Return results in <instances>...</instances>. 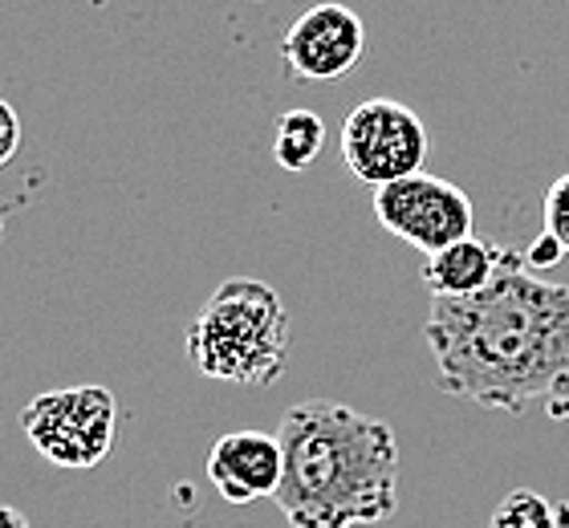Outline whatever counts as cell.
Returning a JSON list of instances; mask_svg holds the SVG:
<instances>
[{"label":"cell","instance_id":"6","mask_svg":"<svg viewBox=\"0 0 569 528\" xmlns=\"http://www.w3.org/2000/svg\"><path fill=\"white\" fill-rule=\"evenodd\" d=\"M375 216L387 232L419 248L423 257L468 240L476 220L468 191L431 171H419V176H407L375 191Z\"/></svg>","mask_w":569,"mask_h":528},{"label":"cell","instance_id":"7","mask_svg":"<svg viewBox=\"0 0 569 528\" xmlns=\"http://www.w3.org/2000/svg\"><path fill=\"white\" fill-rule=\"evenodd\" d=\"M367 29L346 4H313L281 37V58L289 73L306 82H333L362 61Z\"/></svg>","mask_w":569,"mask_h":528},{"label":"cell","instance_id":"14","mask_svg":"<svg viewBox=\"0 0 569 528\" xmlns=\"http://www.w3.org/2000/svg\"><path fill=\"white\" fill-rule=\"evenodd\" d=\"M521 257H525V265L537 272V269H549V265H558V260L566 257V248H561L549 232H541L533 245H529V252H521Z\"/></svg>","mask_w":569,"mask_h":528},{"label":"cell","instance_id":"10","mask_svg":"<svg viewBox=\"0 0 569 528\" xmlns=\"http://www.w3.org/2000/svg\"><path fill=\"white\" fill-rule=\"evenodd\" d=\"M321 147H326V122L313 110H284L277 114L273 130V159L281 171H309L318 163Z\"/></svg>","mask_w":569,"mask_h":528},{"label":"cell","instance_id":"12","mask_svg":"<svg viewBox=\"0 0 569 528\" xmlns=\"http://www.w3.org/2000/svg\"><path fill=\"white\" fill-rule=\"evenodd\" d=\"M546 232L569 252V176L553 179L546 191Z\"/></svg>","mask_w":569,"mask_h":528},{"label":"cell","instance_id":"1","mask_svg":"<svg viewBox=\"0 0 569 528\" xmlns=\"http://www.w3.org/2000/svg\"><path fill=\"white\" fill-rule=\"evenodd\" d=\"M423 338L443 395L525 415L546 402L569 415V285L546 281L521 252L500 248L497 277L472 297H436Z\"/></svg>","mask_w":569,"mask_h":528},{"label":"cell","instance_id":"4","mask_svg":"<svg viewBox=\"0 0 569 528\" xmlns=\"http://www.w3.org/2000/svg\"><path fill=\"white\" fill-rule=\"evenodd\" d=\"M21 427L37 456L70 471L98 468L114 447L119 402L107 387H66L37 395L21 411Z\"/></svg>","mask_w":569,"mask_h":528},{"label":"cell","instance_id":"3","mask_svg":"<svg viewBox=\"0 0 569 528\" xmlns=\"http://www.w3.org/2000/svg\"><path fill=\"white\" fill-rule=\"evenodd\" d=\"M188 358L200 375L232 387H269L289 358V313L273 285L228 277L188 326Z\"/></svg>","mask_w":569,"mask_h":528},{"label":"cell","instance_id":"15","mask_svg":"<svg viewBox=\"0 0 569 528\" xmlns=\"http://www.w3.org/2000/svg\"><path fill=\"white\" fill-rule=\"evenodd\" d=\"M0 528H33L29 520L17 512V508H9V505H0Z\"/></svg>","mask_w":569,"mask_h":528},{"label":"cell","instance_id":"11","mask_svg":"<svg viewBox=\"0 0 569 528\" xmlns=\"http://www.w3.org/2000/svg\"><path fill=\"white\" fill-rule=\"evenodd\" d=\"M488 528H561V517L541 492L517 488V492H509L497 505Z\"/></svg>","mask_w":569,"mask_h":528},{"label":"cell","instance_id":"2","mask_svg":"<svg viewBox=\"0 0 569 528\" xmlns=\"http://www.w3.org/2000/svg\"><path fill=\"white\" fill-rule=\"evenodd\" d=\"M284 476L277 508L289 528H358L399 512V444L391 422L346 402L309 399L277 427Z\"/></svg>","mask_w":569,"mask_h":528},{"label":"cell","instance_id":"8","mask_svg":"<svg viewBox=\"0 0 569 528\" xmlns=\"http://www.w3.org/2000/svg\"><path fill=\"white\" fill-rule=\"evenodd\" d=\"M284 476L281 439L264 431H228L212 444L208 480L228 505H252L261 496H277Z\"/></svg>","mask_w":569,"mask_h":528},{"label":"cell","instance_id":"5","mask_svg":"<svg viewBox=\"0 0 569 528\" xmlns=\"http://www.w3.org/2000/svg\"><path fill=\"white\" fill-rule=\"evenodd\" d=\"M427 147L431 142H427L423 118L395 98L358 102L342 122L346 171L375 191L407 176H419Z\"/></svg>","mask_w":569,"mask_h":528},{"label":"cell","instance_id":"13","mask_svg":"<svg viewBox=\"0 0 569 528\" xmlns=\"http://www.w3.org/2000/svg\"><path fill=\"white\" fill-rule=\"evenodd\" d=\"M21 147V118L4 98H0V167L12 163V155Z\"/></svg>","mask_w":569,"mask_h":528},{"label":"cell","instance_id":"9","mask_svg":"<svg viewBox=\"0 0 569 528\" xmlns=\"http://www.w3.org/2000/svg\"><path fill=\"white\" fill-rule=\"evenodd\" d=\"M497 265H500V248L488 245V240L468 236V240H460V245L423 257L419 277H423L431 301H436V297H472L492 285Z\"/></svg>","mask_w":569,"mask_h":528}]
</instances>
